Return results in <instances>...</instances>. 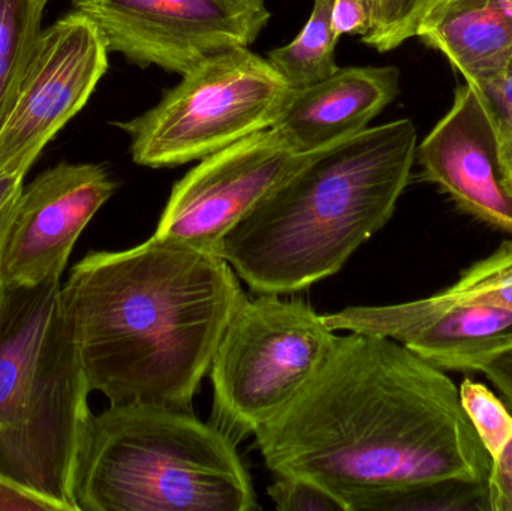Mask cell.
<instances>
[{
    "instance_id": "1",
    "label": "cell",
    "mask_w": 512,
    "mask_h": 511,
    "mask_svg": "<svg viewBox=\"0 0 512 511\" xmlns=\"http://www.w3.org/2000/svg\"><path fill=\"white\" fill-rule=\"evenodd\" d=\"M255 438L271 473L313 480L348 511L399 486L486 483L492 465L447 372L369 333L339 336L309 386Z\"/></svg>"
},
{
    "instance_id": "2",
    "label": "cell",
    "mask_w": 512,
    "mask_h": 511,
    "mask_svg": "<svg viewBox=\"0 0 512 511\" xmlns=\"http://www.w3.org/2000/svg\"><path fill=\"white\" fill-rule=\"evenodd\" d=\"M245 297L221 255L155 236L89 252L60 290L92 392L189 413Z\"/></svg>"
},
{
    "instance_id": "3",
    "label": "cell",
    "mask_w": 512,
    "mask_h": 511,
    "mask_svg": "<svg viewBox=\"0 0 512 511\" xmlns=\"http://www.w3.org/2000/svg\"><path fill=\"white\" fill-rule=\"evenodd\" d=\"M408 119L304 156L219 246L258 294L298 293L340 272L393 218L417 158Z\"/></svg>"
},
{
    "instance_id": "4",
    "label": "cell",
    "mask_w": 512,
    "mask_h": 511,
    "mask_svg": "<svg viewBox=\"0 0 512 511\" xmlns=\"http://www.w3.org/2000/svg\"><path fill=\"white\" fill-rule=\"evenodd\" d=\"M62 281L3 288L0 474L77 511L75 473L92 393L62 309Z\"/></svg>"
},
{
    "instance_id": "5",
    "label": "cell",
    "mask_w": 512,
    "mask_h": 511,
    "mask_svg": "<svg viewBox=\"0 0 512 511\" xmlns=\"http://www.w3.org/2000/svg\"><path fill=\"white\" fill-rule=\"evenodd\" d=\"M77 511L261 509L236 443L189 411L110 405L92 414L75 473Z\"/></svg>"
},
{
    "instance_id": "6",
    "label": "cell",
    "mask_w": 512,
    "mask_h": 511,
    "mask_svg": "<svg viewBox=\"0 0 512 511\" xmlns=\"http://www.w3.org/2000/svg\"><path fill=\"white\" fill-rule=\"evenodd\" d=\"M339 336L303 299L242 300L210 366L212 425L239 443L283 413L309 386Z\"/></svg>"
},
{
    "instance_id": "7",
    "label": "cell",
    "mask_w": 512,
    "mask_h": 511,
    "mask_svg": "<svg viewBox=\"0 0 512 511\" xmlns=\"http://www.w3.org/2000/svg\"><path fill=\"white\" fill-rule=\"evenodd\" d=\"M291 90L268 59L231 48L188 69L146 113L114 125L128 134L135 164L179 167L273 128Z\"/></svg>"
},
{
    "instance_id": "8",
    "label": "cell",
    "mask_w": 512,
    "mask_h": 511,
    "mask_svg": "<svg viewBox=\"0 0 512 511\" xmlns=\"http://www.w3.org/2000/svg\"><path fill=\"white\" fill-rule=\"evenodd\" d=\"M108 50L140 68L183 75L206 57L251 47L270 21L265 0H72Z\"/></svg>"
},
{
    "instance_id": "9",
    "label": "cell",
    "mask_w": 512,
    "mask_h": 511,
    "mask_svg": "<svg viewBox=\"0 0 512 511\" xmlns=\"http://www.w3.org/2000/svg\"><path fill=\"white\" fill-rule=\"evenodd\" d=\"M104 36L72 11L42 30L20 90L0 126V171L29 173L57 132L83 110L108 69Z\"/></svg>"
},
{
    "instance_id": "10",
    "label": "cell",
    "mask_w": 512,
    "mask_h": 511,
    "mask_svg": "<svg viewBox=\"0 0 512 511\" xmlns=\"http://www.w3.org/2000/svg\"><path fill=\"white\" fill-rule=\"evenodd\" d=\"M304 156L273 128L206 156L174 185L153 236L219 255L224 237Z\"/></svg>"
},
{
    "instance_id": "11",
    "label": "cell",
    "mask_w": 512,
    "mask_h": 511,
    "mask_svg": "<svg viewBox=\"0 0 512 511\" xmlns=\"http://www.w3.org/2000/svg\"><path fill=\"white\" fill-rule=\"evenodd\" d=\"M114 192L116 183L102 165L69 162L24 186L0 255L2 288L62 279L78 237Z\"/></svg>"
},
{
    "instance_id": "12",
    "label": "cell",
    "mask_w": 512,
    "mask_h": 511,
    "mask_svg": "<svg viewBox=\"0 0 512 511\" xmlns=\"http://www.w3.org/2000/svg\"><path fill=\"white\" fill-rule=\"evenodd\" d=\"M334 330L400 342L442 371L481 372L512 351V312L457 303L444 294L384 306H351L324 315Z\"/></svg>"
},
{
    "instance_id": "13",
    "label": "cell",
    "mask_w": 512,
    "mask_h": 511,
    "mask_svg": "<svg viewBox=\"0 0 512 511\" xmlns=\"http://www.w3.org/2000/svg\"><path fill=\"white\" fill-rule=\"evenodd\" d=\"M415 159L424 179L450 195L459 209L512 234V194L498 132L468 83L457 89L453 107L417 147Z\"/></svg>"
},
{
    "instance_id": "14",
    "label": "cell",
    "mask_w": 512,
    "mask_h": 511,
    "mask_svg": "<svg viewBox=\"0 0 512 511\" xmlns=\"http://www.w3.org/2000/svg\"><path fill=\"white\" fill-rule=\"evenodd\" d=\"M394 66L339 68L327 80L292 89L273 129L298 155L360 134L399 95Z\"/></svg>"
},
{
    "instance_id": "15",
    "label": "cell",
    "mask_w": 512,
    "mask_h": 511,
    "mask_svg": "<svg viewBox=\"0 0 512 511\" xmlns=\"http://www.w3.org/2000/svg\"><path fill=\"white\" fill-rule=\"evenodd\" d=\"M415 36L445 54L469 83L511 53L512 0H435Z\"/></svg>"
},
{
    "instance_id": "16",
    "label": "cell",
    "mask_w": 512,
    "mask_h": 511,
    "mask_svg": "<svg viewBox=\"0 0 512 511\" xmlns=\"http://www.w3.org/2000/svg\"><path fill=\"white\" fill-rule=\"evenodd\" d=\"M334 0H315L312 14L301 32L283 47L268 53V62L291 89H304L327 80L337 66L336 45L340 36L331 23Z\"/></svg>"
},
{
    "instance_id": "17",
    "label": "cell",
    "mask_w": 512,
    "mask_h": 511,
    "mask_svg": "<svg viewBox=\"0 0 512 511\" xmlns=\"http://www.w3.org/2000/svg\"><path fill=\"white\" fill-rule=\"evenodd\" d=\"M45 6L44 0H0V126L32 59Z\"/></svg>"
},
{
    "instance_id": "18",
    "label": "cell",
    "mask_w": 512,
    "mask_h": 511,
    "mask_svg": "<svg viewBox=\"0 0 512 511\" xmlns=\"http://www.w3.org/2000/svg\"><path fill=\"white\" fill-rule=\"evenodd\" d=\"M352 511H490L489 492L465 480L414 483L367 495Z\"/></svg>"
},
{
    "instance_id": "19",
    "label": "cell",
    "mask_w": 512,
    "mask_h": 511,
    "mask_svg": "<svg viewBox=\"0 0 512 511\" xmlns=\"http://www.w3.org/2000/svg\"><path fill=\"white\" fill-rule=\"evenodd\" d=\"M441 293L453 302L512 312V239L463 270L459 279Z\"/></svg>"
},
{
    "instance_id": "20",
    "label": "cell",
    "mask_w": 512,
    "mask_h": 511,
    "mask_svg": "<svg viewBox=\"0 0 512 511\" xmlns=\"http://www.w3.org/2000/svg\"><path fill=\"white\" fill-rule=\"evenodd\" d=\"M460 401L481 444L495 462L512 440V413L486 384L466 378L459 386Z\"/></svg>"
},
{
    "instance_id": "21",
    "label": "cell",
    "mask_w": 512,
    "mask_h": 511,
    "mask_svg": "<svg viewBox=\"0 0 512 511\" xmlns=\"http://www.w3.org/2000/svg\"><path fill=\"white\" fill-rule=\"evenodd\" d=\"M468 84L480 96L498 132L505 180L512 194V51L498 68Z\"/></svg>"
},
{
    "instance_id": "22",
    "label": "cell",
    "mask_w": 512,
    "mask_h": 511,
    "mask_svg": "<svg viewBox=\"0 0 512 511\" xmlns=\"http://www.w3.org/2000/svg\"><path fill=\"white\" fill-rule=\"evenodd\" d=\"M435 0H378L372 27L361 41L388 53L417 33L418 24Z\"/></svg>"
},
{
    "instance_id": "23",
    "label": "cell",
    "mask_w": 512,
    "mask_h": 511,
    "mask_svg": "<svg viewBox=\"0 0 512 511\" xmlns=\"http://www.w3.org/2000/svg\"><path fill=\"white\" fill-rule=\"evenodd\" d=\"M267 495L280 511H348L336 495L304 477L277 476Z\"/></svg>"
},
{
    "instance_id": "24",
    "label": "cell",
    "mask_w": 512,
    "mask_h": 511,
    "mask_svg": "<svg viewBox=\"0 0 512 511\" xmlns=\"http://www.w3.org/2000/svg\"><path fill=\"white\" fill-rule=\"evenodd\" d=\"M486 485L490 511H512V440L490 465Z\"/></svg>"
},
{
    "instance_id": "25",
    "label": "cell",
    "mask_w": 512,
    "mask_h": 511,
    "mask_svg": "<svg viewBox=\"0 0 512 511\" xmlns=\"http://www.w3.org/2000/svg\"><path fill=\"white\" fill-rule=\"evenodd\" d=\"M63 511L59 504L0 474V511Z\"/></svg>"
},
{
    "instance_id": "26",
    "label": "cell",
    "mask_w": 512,
    "mask_h": 511,
    "mask_svg": "<svg viewBox=\"0 0 512 511\" xmlns=\"http://www.w3.org/2000/svg\"><path fill=\"white\" fill-rule=\"evenodd\" d=\"M26 174L23 170L0 171V255L23 194Z\"/></svg>"
},
{
    "instance_id": "27",
    "label": "cell",
    "mask_w": 512,
    "mask_h": 511,
    "mask_svg": "<svg viewBox=\"0 0 512 511\" xmlns=\"http://www.w3.org/2000/svg\"><path fill=\"white\" fill-rule=\"evenodd\" d=\"M331 23L337 36H363L372 27V15L360 0H334Z\"/></svg>"
},
{
    "instance_id": "28",
    "label": "cell",
    "mask_w": 512,
    "mask_h": 511,
    "mask_svg": "<svg viewBox=\"0 0 512 511\" xmlns=\"http://www.w3.org/2000/svg\"><path fill=\"white\" fill-rule=\"evenodd\" d=\"M481 374L501 393L512 413V351L502 354L484 366Z\"/></svg>"
},
{
    "instance_id": "29",
    "label": "cell",
    "mask_w": 512,
    "mask_h": 511,
    "mask_svg": "<svg viewBox=\"0 0 512 511\" xmlns=\"http://www.w3.org/2000/svg\"><path fill=\"white\" fill-rule=\"evenodd\" d=\"M361 3H363L364 8L367 9V11L370 12V15H372V23L373 18H375L376 14V8H378V0H360Z\"/></svg>"
},
{
    "instance_id": "30",
    "label": "cell",
    "mask_w": 512,
    "mask_h": 511,
    "mask_svg": "<svg viewBox=\"0 0 512 511\" xmlns=\"http://www.w3.org/2000/svg\"><path fill=\"white\" fill-rule=\"evenodd\" d=\"M2 293H3V288H2V285H0V300H2Z\"/></svg>"
},
{
    "instance_id": "31",
    "label": "cell",
    "mask_w": 512,
    "mask_h": 511,
    "mask_svg": "<svg viewBox=\"0 0 512 511\" xmlns=\"http://www.w3.org/2000/svg\"><path fill=\"white\" fill-rule=\"evenodd\" d=\"M44 2H45V3H48V2H50V0H44Z\"/></svg>"
}]
</instances>
